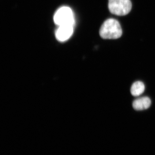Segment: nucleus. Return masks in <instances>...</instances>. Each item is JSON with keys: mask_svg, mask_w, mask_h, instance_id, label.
<instances>
[{"mask_svg": "<svg viewBox=\"0 0 155 155\" xmlns=\"http://www.w3.org/2000/svg\"><path fill=\"white\" fill-rule=\"evenodd\" d=\"M122 31L119 21L110 18L106 20L101 26L100 36L104 39H116L121 37Z\"/></svg>", "mask_w": 155, "mask_h": 155, "instance_id": "1", "label": "nucleus"}, {"mask_svg": "<svg viewBox=\"0 0 155 155\" xmlns=\"http://www.w3.org/2000/svg\"><path fill=\"white\" fill-rule=\"evenodd\" d=\"M132 4L130 0H109L108 8L112 14L125 16L131 11Z\"/></svg>", "mask_w": 155, "mask_h": 155, "instance_id": "2", "label": "nucleus"}, {"mask_svg": "<svg viewBox=\"0 0 155 155\" xmlns=\"http://www.w3.org/2000/svg\"><path fill=\"white\" fill-rule=\"evenodd\" d=\"M54 22L58 26L74 25V15L71 8L68 7H61L56 11L54 17Z\"/></svg>", "mask_w": 155, "mask_h": 155, "instance_id": "3", "label": "nucleus"}, {"mask_svg": "<svg viewBox=\"0 0 155 155\" xmlns=\"http://www.w3.org/2000/svg\"><path fill=\"white\" fill-rule=\"evenodd\" d=\"M74 25H66L59 26L56 31V37L59 41H66L72 36Z\"/></svg>", "mask_w": 155, "mask_h": 155, "instance_id": "4", "label": "nucleus"}, {"mask_svg": "<svg viewBox=\"0 0 155 155\" xmlns=\"http://www.w3.org/2000/svg\"><path fill=\"white\" fill-rule=\"evenodd\" d=\"M151 104L150 99L147 97L138 98L134 101L132 106L134 110L140 111L147 110Z\"/></svg>", "mask_w": 155, "mask_h": 155, "instance_id": "5", "label": "nucleus"}, {"mask_svg": "<svg viewBox=\"0 0 155 155\" xmlns=\"http://www.w3.org/2000/svg\"><path fill=\"white\" fill-rule=\"evenodd\" d=\"M145 87L143 82L137 81L132 84L130 88V93L134 97L140 96L144 92Z\"/></svg>", "mask_w": 155, "mask_h": 155, "instance_id": "6", "label": "nucleus"}]
</instances>
